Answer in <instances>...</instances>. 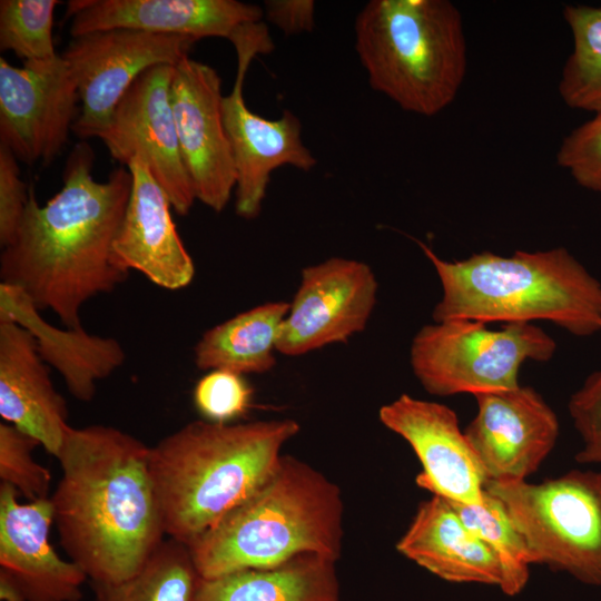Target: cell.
Masks as SVG:
<instances>
[{
  "label": "cell",
  "mask_w": 601,
  "mask_h": 601,
  "mask_svg": "<svg viewBox=\"0 0 601 601\" xmlns=\"http://www.w3.org/2000/svg\"><path fill=\"white\" fill-rule=\"evenodd\" d=\"M174 66L141 73L97 135L110 156L125 164L140 159L168 195L174 210L187 215L196 198L185 169L171 108Z\"/></svg>",
  "instance_id": "12"
},
{
  "label": "cell",
  "mask_w": 601,
  "mask_h": 601,
  "mask_svg": "<svg viewBox=\"0 0 601 601\" xmlns=\"http://www.w3.org/2000/svg\"><path fill=\"white\" fill-rule=\"evenodd\" d=\"M11 485L0 484V572L26 601H80L88 580L71 560H63L49 535L53 524L50 497L20 503Z\"/></svg>",
  "instance_id": "17"
},
{
  "label": "cell",
  "mask_w": 601,
  "mask_h": 601,
  "mask_svg": "<svg viewBox=\"0 0 601 601\" xmlns=\"http://www.w3.org/2000/svg\"><path fill=\"white\" fill-rule=\"evenodd\" d=\"M196 40L132 29L95 31L72 38L61 53L78 87L81 110L72 132L86 140L108 125L121 98L146 70L177 65Z\"/></svg>",
  "instance_id": "10"
},
{
  "label": "cell",
  "mask_w": 601,
  "mask_h": 601,
  "mask_svg": "<svg viewBox=\"0 0 601 601\" xmlns=\"http://www.w3.org/2000/svg\"><path fill=\"white\" fill-rule=\"evenodd\" d=\"M39 442L8 423L0 424V479L29 502L50 497V471L32 454Z\"/></svg>",
  "instance_id": "29"
},
{
  "label": "cell",
  "mask_w": 601,
  "mask_h": 601,
  "mask_svg": "<svg viewBox=\"0 0 601 601\" xmlns=\"http://www.w3.org/2000/svg\"><path fill=\"white\" fill-rule=\"evenodd\" d=\"M217 71L185 57L174 66L171 108L181 159L196 200L224 210L236 186V170L221 115Z\"/></svg>",
  "instance_id": "14"
},
{
  "label": "cell",
  "mask_w": 601,
  "mask_h": 601,
  "mask_svg": "<svg viewBox=\"0 0 601 601\" xmlns=\"http://www.w3.org/2000/svg\"><path fill=\"white\" fill-rule=\"evenodd\" d=\"M533 562L601 587V472L572 470L539 484L486 481Z\"/></svg>",
  "instance_id": "7"
},
{
  "label": "cell",
  "mask_w": 601,
  "mask_h": 601,
  "mask_svg": "<svg viewBox=\"0 0 601 601\" xmlns=\"http://www.w3.org/2000/svg\"><path fill=\"white\" fill-rule=\"evenodd\" d=\"M95 152L80 140L70 151L62 188L40 206L32 185L13 240L0 256L1 283L21 288L38 309H50L66 327H78L91 298L128 278L112 262V243L131 190L128 168L107 180L92 177Z\"/></svg>",
  "instance_id": "1"
},
{
  "label": "cell",
  "mask_w": 601,
  "mask_h": 601,
  "mask_svg": "<svg viewBox=\"0 0 601 601\" xmlns=\"http://www.w3.org/2000/svg\"><path fill=\"white\" fill-rule=\"evenodd\" d=\"M0 415L59 454L68 424V407L57 392L32 335L13 322H0Z\"/></svg>",
  "instance_id": "20"
},
{
  "label": "cell",
  "mask_w": 601,
  "mask_h": 601,
  "mask_svg": "<svg viewBox=\"0 0 601 601\" xmlns=\"http://www.w3.org/2000/svg\"><path fill=\"white\" fill-rule=\"evenodd\" d=\"M264 10L237 0H70L65 18L72 38L95 31L132 29L229 41L247 23L262 21Z\"/></svg>",
  "instance_id": "18"
},
{
  "label": "cell",
  "mask_w": 601,
  "mask_h": 601,
  "mask_svg": "<svg viewBox=\"0 0 601 601\" xmlns=\"http://www.w3.org/2000/svg\"><path fill=\"white\" fill-rule=\"evenodd\" d=\"M382 424L402 436L423 466L416 484L446 500L479 504L486 475L449 406L402 394L380 408Z\"/></svg>",
  "instance_id": "16"
},
{
  "label": "cell",
  "mask_w": 601,
  "mask_h": 601,
  "mask_svg": "<svg viewBox=\"0 0 601 601\" xmlns=\"http://www.w3.org/2000/svg\"><path fill=\"white\" fill-rule=\"evenodd\" d=\"M344 504L319 471L283 455L273 475L188 546L203 579L282 564L302 554L338 560Z\"/></svg>",
  "instance_id": "5"
},
{
  "label": "cell",
  "mask_w": 601,
  "mask_h": 601,
  "mask_svg": "<svg viewBox=\"0 0 601 601\" xmlns=\"http://www.w3.org/2000/svg\"><path fill=\"white\" fill-rule=\"evenodd\" d=\"M79 100L61 55L22 67L1 57L0 144L27 165H49L68 142Z\"/></svg>",
  "instance_id": "11"
},
{
  "label": "cell",
  "mask_w": 601,
  "mask_h": 601,
  "mask_svg": "<svg viewBox=\"0 0 601 601\" xmlns=\"http://www.w3.org/2000/svg\"><path fill=\"white\" fill-rule=\"evenodd\" d=\"M377 280L359 260L331 257L302 270L280 326L277 352L300 356L362 332L376 303Z\"/></svg>",
  "instance_id": "13"
},
{
  "label": "cell",
  "mask_w": 601,
  "mask_h": 601,
  "mask_svg": "<svg viewBox=\"0 0 601 601\" xmlns=\"http://www.w3.org/2000/svg\"><path fill=\"white\" fill-rule=\"evenodd\" d=\"M264 16L287 36L314 29L315 2L312 0H267Z\"/></svg>",
  "instance_id": "34"
},
{
  "label": "cell",
  "mask_w": 601,
  "mask_h": 601,
  "mask_svg": "<svg viewBox=\"0 0 601 601\" xmlns=\"http://www.w3.org/2000/svg\"><path fill=\"white\" fill-rule=\"evenodd\" d=\"M150 446L117 427H70L50 495L59 542L90 582L124 581L165 540Z\"/></svg>",
  "instance_id": "2"
},
{
  "label": "cell",
  "mask_w": 601,
  "mask_h": 601,
  "mask_svg": "<svg viewBox=\"0 0 601 601\" xmlns=\"http://www.w3.org/2000/svg\"><path fill=\"white\" fill-rule=\"evenodd\" d=\"M556 162L578 185L601 194V114L573 129L562 140Z\"/></svg>",
  "instance_id": "31"
},
{
  "label": "cell",
  "mask_w": 601,
  "mask_h": 601,
  "mask_svg": "<svg viewBox=\"0 0 601 601\" xmlns=\"http://www.w3.org/2000/svg\"><path fill=\"white\" fill-rule=\"evenodd\" d=\"M568 408L583 442L575 460L601 464V370L591 373L571 395Z\"/></svg>",
  "instance_id": "32"
},
{
  "label": "cell",
  "mask_w": 601,
  "mask_h": 601,
  "mask_svg": "<svg viewBox=\"0 0 601 601\" xmlns=\"http://www.w3.org/2000/svg\"><path fill=\"white\" fill-rule=\"evenodd\" d=\"M127 168L131 190L112 243V262L161 288H185L194 279L195 264L171 217L170 199L144 161L132 159Z\"/></svg>",
  "instance_id": "19"
},
{
  "label": "cell",
  "mask_w": 601,
  "mask_h": 601,
  "mask_svg": "<svg viewBox=\"0 0 601 601\" xmlns=\"http://www.w3.org/2000/svg\"><path fill=\"white\" fill-rule=\"evenodd\" d=\"M57 0H1L0 49L12 51L23 62L58 56L52 39Z\"/></svg>",
  "instance_id": "28"
},
{
  "label": "cell",
  "mask_w": 601,
  "mask_h": 601,
  "mask_svg": "<svg viewBox=\"0 0 601 601\" xmlns=\"http://www.w3.org/2000/svg\"><path fill=\"white\" fill-rule=\"evenodd\" d=\"M554 339L533 323L486 324L456 319L423 326L414 336L410 362L414 375L432 395H473L518 387L526 361L548 362Z\"/></svg>",
  "instance_id": "8"
},
{
  "label": "cell",
  "mask_w": 601,
  "mask_h": 601,
  "mask_svg": "<svg viewBox=\"0 0 601 601\" xmlns=\"http://www.w3.org/2000/svg\"><path fill=\"white\" fill-rule=\"evenodd\" d=\"M299 428L292 418L194 421L150 446L166 535L189 545L214 528L273 475Z\"/></svg>",
  "instance_id": "3"
},
{
  "label": "cell",
  "mask_w": 601,
  "mask_h": 601,
  "mask_svg": "<svg viewBox=\"0 0 601 601\" xmlns=\"http://www.w3.org/2000/svg\"><path fill=\"white\" fill-rule=\"evenodd\" d=\"M231 43L237 72L230 93L223 97L221 115L236 170L235 211L254 219L262 210L273 170L292 166L308 171L317 160L303 142L300 120L292 111L270 120L246 106L243 87L250 62L274 49L267 26L263 21L250 24Z\"/></svg>",
  "instance_id": "9"
},
{
  "label": "cell",
  "mask_w": 601,
  "mask_h": 601,
  "mask_svg": "<svg viewBox=\"0 0 601 601\" xmlns=\"http://www.w3.org/2000/svg\"><path fill=\"white\" fill-rule=\"evenodd\" d=\"M1 321L17 323L32 335L42 359L61 375L69 393L80 402H90L98 382L126 358L121 344L112 337L90 334L82 326L51 325L21 288L6 283H0Z\"/></svg>",
  "instance_id": "21"
},
{
  "label": "cell",
  "mask_w": 601,
  "mask_h": 601,
  "mask_svg": "<svg viewBox=\"0 0 601 601\" xmlns=\"http://www.w3.org/2000/svg\"><path fill=\"white\" fill-rule=\"evenodd\" d=\"M253 388L244 375L225 371H208L194 387L193 401L208 422L230 423L252 407Z\"/></svg>",
  "instance_id": "30"
},
{
  "label": "cell",
  "mask_w": 601,
  "mask_h": 601,
  "mask_svg": "<svg viewBox=\"0 0 601 601\" xmlns=\"http://www.w3.org/2000/svg\"><path fill=\"white\" fill-rule=\"evenodd\" d=\"M354 31L372 89L425 117L454 101L467 57L462 14L451 1L371 0Z\"/></svg>",
  "instance_id": "6"
},
{
  "label": "cell",
  "mask_w": 601,
  "mask_h": 601,
  "mask_svg": "<svg viewBox=\"0 0 601 601\" xmlns=\"http://www.w3.org/2000/svg\"><path fill=\"white\" fill-rule=\"evenodd\" d=\"M418 245L442 286L435 323L546 321L574 336L601 332V283L563 247L510 256L482 252L449 262Z\"/></svg>",
  "instance_id": "4"
},
{
  "label": "cell",
  "mask_w": 601,
  "mask_h": 601,
  "mask_svg": "<svg viewBox=\"0 0 601 601\" xmlns=\"http://www.w3.org/2000/svg\"><path fill=\"white\" fill-rule=\"evenodd\" d=\"M474 396L477 413L464 434L486 481L525 480L555 445L559 436L555 413L530 386Z\"/></svg>",
  "instance_id": "15"
},
{
  "label": "cell",
  "mask_w": 601,
  "mask_h": 601,
  "mask_svg": "<svg viewBox=\"0 0 601 601\" xmlns=\"http://www.w3.org/2000/svg\"><path fill=\"white\" fill-rule=\"evenodd\" d=\"M396 550L405 558L450 582H503L493 551L459 518L449 502L433 496L422 502Z\"/></svg>",
  "instance_id": "22"
},
{
  "label": "cell",
  "mask_w": 601,
  "mask_h": 601,
  "mask_svg": "<svg viewBox=\"0 0 601 601\" xmlns=\"http://www.w3.org/2000/svg\"><path fill=\"white\" fill-rule=\"evenodd\" d=\"M201 580L188 546L168 538L132 577L90 587L95 601H197Z\"/></svg>",
  "instance_id": "25"
},
{
  "label": "cell",
  "mask_w": 601,
  "mask_h": 601,
  "mask_svg": "<svg viewBox=\"0 0 601 601\" xmlns=\"http://www.w3.org/2000/svg\"><path fill=\"white\" fill-rule=\"evenodd\" d=\"M563 17L573 37L559 93L573 109L601 114V7L566 4Z\"/></svg>",
  "instance_id": "26"
},
{
  "label": "cell",
  "mask_w": 601,
  "mask_h": 601,
  "mask_svg": "<svg viewBox=\"0 0 601 601\" xmlns=\"http://www.w3.org/2000/svg\"><path fill=\"white\" fill-rule=\"evenodd\" d=\"M16 156L0 144V245L14 238L29 199V187L20 178Z\"/></svg>",
  "instance_id": "33"
},
{
  "label": "cell",
  "mask_w": 601,
  "mask_h": 601,
  "mask_svg": "<svg viewBox=\"0 0 601 601\" xmlns=\"http://www.w3.org/2000/svg\"><path fill=\"white\" fill-rule=\"evenodd\" d=\"M446 501L466 528L497 558L503 572L500 589L506 595L519 594L528 583L530 565L534 562L524 538L510 519L503 502L487 491L479 504Z\"/></svg>",
  "instance_id": "27"
},
{
  "label": "cell",
  "mask_w": 601,
  "mask_h": 601,
  "mask_svg": "<svg viewBox=\"0 0 601 601\" xmlns=\"http://www.w3.org/2000/svg\"><path fill=\"white\" fill-rule=\"evenodd\" d=\"M0 598L2 601H26L11 580L0 572Z\"/></svg>",
  "instance_id": "35"
},
{
  "label": "cell",
  "mask_w": 601,
  "mask_h": 601,
  "mask_svg": "<svg viewBox=\"0 0 601 601\" xmlns=\"http://www.w3.org/2000/svg\"><path fill=\"white\" fill-rule=\"evenodd\" d=\"M336 562L302 554L270 568L203 579L197 601H341Z\"/></svg>",
  "instance_id": "23"
},
{
  "label": "cell",
  "mask_w": 601,
  "mask_h": 601,
  "mask_svg": "<svg viewBox=\"0 0 601 601\" xmlns=\"http://www.w3.org/2000/svg\"><path fill=\"white\" fill-rule=\"evenodd\" d=\"M289 303L267 302L207 329L194 348L201 371L262 374L276 364L277 341Z\"/></svg>",
  "instance_id": "24"
}]
</instances>
